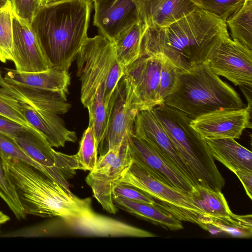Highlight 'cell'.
<instances>
[{
	"label": "cell",
	"instance_id": "40",
	"mask_svg": "<svg viewBox=\"0 0 252 252\" xmlns=\"http://www.w3.org/2000/svg\"><path fill=\"white\" fill-rule=\"evenodd\" d=\"M60 0H42V4L43 5L49 4Z\"/></svg>",
	"mask_w": 252,
	"mask_h": 252
},
{
	"label": "cell",
	"instance_id": "39",
	"mask_svg": "<svg viewBox=\"0 0 252 252\" xmlns=\"http://www.w3.org/2000/svg\"><path fill=\"white\" fill-rule=\"evenodd\" d=\"M10 220L9 216L0 211V226Z\"/></svg>",
	"mask_w": 252,
	"mask_h": 252
},
{
	"label": "cell",
	"instance_id": "12",
	"mask_svg": "<svg viewBox=\"0 0 252 252\" xmlns=\"http://www.w3.org/2000/svg\"><path fill=\"white\" fill-rule=\"evenodd\" d=\"M132 160L165 184L189 195L194 187L166 158L133 131L127 137Z\"/></svg>",
	"mask_w": 252,
	"mask_h": 252
},
{
	"label": "cell",
	"instance_id": "42",
	"mask_svg": "<svg viewBox=\"0 0 252 252\" xmlns=\"http://www.w3.org/2000/svg\"><path fill=\"white\" fill-rule=\"evenodd\" d=\"M252 1V0H245V1Z\"/></svg>",
	"mask_w": 252,
	"mask_h": 252
},
{
	"label": "cell",
	"instance_id": "22",
	"mask_svg": "<svg viewBox=\"0 0 252 252\" xmlns=\"http://www.w3.org/2000/svg\"><path fill=\"white\" fill-rule=\"evenodd\" d=\"M212 155L233 173L238 170L252 172V153L235 139L203 138Z\"/></svg>",
	"mask_w": 252,
	"mask_h": 252
},
{
	"label": "cell",
	"instance_id": "36",
	"mask_svg": "<svg viewBox=\"0 0 252 252\" xmlns=\"http://www.w3.org/2000/svg\"><path fill=\"white\" fill-rule=\"evenodd\" d=\"M113 196L125 198L132 201L154 204V199L140 190L130 186L118 184L113 190Z\"/></svg>",
	"mask_w": 252,
	"mask_h": 252
},
{
	"label": "cell",
	"instance_id": "25",
	"mask_svg": "<svg viewBox=\"0 0 252 252\" xmlns=\"http://www.w3.org/2000/svg\"><path fill=\"white\" fill-rule=\"evenodd\" d=\"M205 229L213 234L223 232L234 237H251L252 216H239L231 213L227 216L209 217Z\"/></svg>",
	"mask_w": 252,
	"mask_h": 252
},
{
	"label": "cell",
	"instance_id": "4",
	"mask_svg": "<svg viewBox=\"0 0 252 252\" xmlns=\"http://www.w3.org/2000/svg\"><path fill=\"white\" fill-rule=\"evenodd\" d=\"M76 59L82 103L89 113L107 109L111 95L124 74L113 42L101 34L88 37Z\"/></svg>",
	"mask_w": 252,
	"mask_h": 252
},
{
	"label": "cell",
	"instance_id": "38",
	"mask_svg": "<svg viewBox=\"0 0 252 252\" xmlns=\"http://www.w3.org/2000/svg\"><path fill=\"white\" fill-rule=\"evenodd\" d=\"M234 173L242 183L248 197L252 199V172L244 170H238L235 171Z\"/></svg>",
	"mask_w": 252,
	"mask_h": 252
},
{
	"label": "cell",
	"instance_id": "8",
	"mask_svg": "<svg viewBox=\"0 0 252 252\" xmlns=\"http://www.w3.org/2000/svg\"><path fill=\"white\" fill-rule=\"evenodd\" d=\"M132 162L128 138L98 158L86 178L94 197L107 212L115 214L118 208L113 200V190Z\"/></svg>",
	"mask_w": 252,
	"mask_h": 252
},
{
	"label": "cell",
	"instance_id": "29",
	"mask_svg": "<svg viewBox=\"0 0 252 252\" xmlns=\"http://www.w3.org/2000/svg\"><path fill=\"white\" fill-rule=\"evenodd\" d=\"M98 147L94 130L88 126L82 135L79 151L75 154L79 170L90 171L94 167L98 160Z\"/></svg>",
	"mask_w": 252,
	"mask_h": 252
},
{
	"label": "cell",
	"instance_id": "33",
	"mask_svg": "<svg viewBox=\"0 0 252 252\" xmlns=\"http://www.w3.org/2000/svg\"><path fill=\"white\" fill-rule=\"evenodd\" d=\"M179 71L165 58L161 70L159 82V98L162 103L164 99L175 90Z\"/></svg>",
	"mask_w": 252,
	"mask_h": 252
},
{
	"label": "cell",
	"instance_id": "21",
	"mask_svg": "<svg viewBox=\"0 0 252 252\" xmlns=\"http://www.w3.org/2000/svg\"><path fill=\"white\" fill-rule=\"evenodd\" d=\"M0 92L33 108L58 115L66 113L71 107L67 100L56 93L7 83L4 80L0 70Z\"/></svg>",
	"mask_w": 252,
	"mask_h": 252
},
{
	"label": "cell",
	"instance_id": "18",
	"mask_svg": "<svg viewBox=\"0 0 252 252\" xmlns=\"http://www.w3.org/2000/svg\"><path fill=\"white\" fill-rule=\"evenodd\" d=\"M138 19L147 29H158L174 23L198 8L190 0H133Z\"/></svg>",
	"mask_w": 252,
	"mask_h": 252
},
{
	"label": "cell",
	"instance_id": "24",
	"mask_svg": "<svg viewBox=\"0 0 252 252\" xmlns=\"http://www.w3.org/2000/svg\"><path fill=\"white\" fill-rule=\"evenodd\" d=\"M146 30L147 27L139 20L113 40L117 58L124 69L140 56L142 41Z\"/></svg>",
	"mask_w": 252,
	"mask_h": 252
},
{
	"label": "cell",
	"instance_id": "34",
	"mask_svg": "<svg viewBox=\"0 0 252 252\" xmlns=\"http://www.w3.org/2000/svg\"><path fill=\"white\" fill-rule=\"evenodd\" d=\"M0 114L24 126L33 128L20 111L17 106V101L1 92H0Z\"/></svg>",
	"mask_w": 252,
	"mask_h": 252
},
{
	"label": "cell",
	"instance_id": "41",
	"mask_svg": "<svg viewBox=\"0 0 252 252\" xmlns=\"http://www.w3.org/2000/svg\"><path fill=\"white\" fill-rule=\"evenodd\" d=\"M10 1V0H0V8L5 5Z\"/></svg>",
	"mask_w": 252,
	"mask_h": 252
},
{
	"label": "cell",
	"instance_id": "5",
	"mask_svg": "<svg viewBox=\"0 0 252 252\" xmlns=\"http://www.w3.org/2000/svg\"><path fill=\"white\" fill-rule=\"evenodd\" d=\"M193 120L220 109L245 107L238 94L223 82L207 62L179 71L175 90L164 100Z\"/></svg>",
	"mask_w": 252,
	"mask_h": 252
},
{
	"label": "cell",
	"instance_id": "3",
	"mask_svg": "<svg viewBox=\"0 0 252 252\" xmlns=\"http://www.w3.org/2000/svg\"><path fill=\"white\" fill-rule=\"evenodd\" d=\"M1 157L4 171L27 215L57 217L63 220L84 216L93 211L90 198H79L25 162Z\"/></svg>",
	"mask_w": 252,
	"mask_h": 252
},
{
	"label": "cell",
	"instance_id": "14",
	"mask_svg": "<svg viewBox=\"0 0 252 252\" xmlns=\"http://www.w3.org/2000/svg\"><path fill=\"white\" fill-rule=\"evenodd\" d=\"M134 133L144 139L166 158L193 185L197 186L190 170L179 155L173 142L158 121L152 109L143 110L137 114Z\"/></svg>",
	"mask_w": 252,
	"mask_h": 252
},
{
	"label": "cell",
	"instance_id": "27",
	"mask_svg": "<svg viewBox=\"0 0 252 252\" xmlns=\"http://www.w3.org/2000/svg\"><path fill=\"white\" fill-rule=\"evenodd\" d=\"M232 39L252 50V1H244L242 6L226 21Z\"/></svg>",
	"mask_w": 252,
	"mask_h": 252
},
{
	"label": "cell",
	"instance_id": "7",
	"mask_svg": "<svg viewBox=\"0 0 252 252\" xmlns=\"http://www.w3.org/2000/svg\"><path fill=\"white\" fill-rule=\"evenodd\" d=\"M118 184L130 186L144 192L158 200L154 205L180 220L195 223L202 227L209 217L189 195L159 180L133 160Z\"/></svg>",
	"mask_w": 252,
	"mask_h": 252
},
{
	"label": "cell",
	"instance_id": "32",
	"mask_svg": "<svg viewBox=\"0 0 252 252\" xmlns=\"http://www.w3.org/2000/svg\"><path fill=\"white\" fill-rule=\"evenodd\" d=\"M0 155L25 162L47 176L45 169L27 155L17 144L11 136L0 132Z\"/></svg>",
	"mask_w": 252,
	"mask_h": 252
},
{
	"label": "cell",
	"instance_id": "16",
	"mask_svg": "<svg viewBox=\"0 0 252 252\" xmlns=\"http://www.w3.org/2000/svg\"><path fill=\"white\" fill-rule=\"evenodd\" d=\"M94 25L100 34L112 42L124 30L139 21L133 0H95Z\"/></svg>",
	"mask_w": 252,
	"mask_h": 252
},
{
	"label": "cell",
	"instance_id": "11",
	"mask_svg": "<svg viewBox=\"0 0 252 252\" xmlns=\"http://www.w3.org/2000/svg\"><path fill=\"white\" fill-rule=\"evenodd\" d=\"M165 58L159 54H142L124 69L140 111L162 104L159 98L161 70Z\"/></svg>",
	"mask_w": 252,
	"mask_h": 252
},
{
	"label": "cell",
	"instance_id": "19",
	"mask_svg": "<svg viewBox=\"0 0 252 252\" xmlns=\"http://www.w3.org/2000/svg\"><path fill=\"white\" fill-rule=\"evenodd\" d=\"M17 106L29 124L40 132L52 147H63L67 142L77 141L76 133L67 128L58 114L36 109L18 101Z\"/></svg>",
	"mask_w": 252,
	"mask_h": 252
},
{
	"label": "cell",
	"instance_id": "23",
	"mask_svg": "<svg viewBox=\"0 0 252 252\" xmlns=\"http://www.w3.org/2000/svg\"><path fill=\"white\" fill-rule=\"evenodd\" d=\"M113 200L117 208L136 217L171 230L175 231L183 228L181 220L154 204L132 201L118 196H113Z\"/></svg>",
	"mask_w": 252,
	"mask_h": 252
},
{
	"label": "cell",
	"instance_id": "13",
	"mask_svg": "<svg viewBox=\"0 0 252 252\" xmlns=\"http://www.w3.org/2000/svg\"><path fill=\"white\" fill-rule=\"evenodd\" d=\"M252 108L220 109L191 120L190 126L203 138L239 139L244 130L251 128Z\"/></svg>",
	"mask_w": 252,
	"mask_h": 252
},
{
	"label": "cell",
	"instance_id": "37",
	"mask_svg": "<svg viewBox=\"0 0 252 252\" xmlns=\"http://www.w3.org/2000/svg\"><path fill=\"white\" fill-rule=\"evenodd\" d=\"M26 127L0 114V132L14 137Z\"/></svg>",
	"mask_w": 252,
	"mask_h": 252
},
{
	"label": "cell",
	"instance_id": "35",
	"mask_svg": "<svg viewBox=\"0 0 252 252\" xmlns=\"http://www.w3.org/2000/svg\"><path fill=\"white\" fill-rule=\"evenodd\" d=\"M14 13L31 25L37 10L42 5V0H10Z\"/></svg>",
	"mask_w": 252,
	"mask_h": 252
},
{
	"label": "cell",
	"instance_id": "1",
	"mask_svg": "<svg viewBox=\"0 0 252 252\" xmlns=\"http://www.w3.org/2000/svg\"><path fill=\"white\" fill-rule=\"evenodd\" d=\"M226 22L217 15L197 8L171 25L147 29L141 55H162L180 71H187L206 62L212 47L229 36Z\"/></svg>",
	"mask_w": 252,
	"mask_h": 252
},
{
	"label": "cell",
	"instance_id": "15",
	"mask_svg": "<svg viewBox=\"0 0 252 252\" xmlns=\"http://www.w3.org/2000/svg\"><path fill=\"white\" fill-rule=\"evenodd\" d=\"M12 54L15 69L22 72L43 71L52 68L31 25L13 12Z\"/></svg>",
	"mask_w": 252,
	"mask_h": 252
},
{
	"label": "cell",
	"instance_id": "43",
	"mask_svg": "<svg viewBox=\"0 0 252 252\" xmlns=\"http://www.w3.org/2000/svg\"><path fill=\"white\" fill-rule=\"evenodd\" d=\"M91 0L92 2H93L95 0Z\"/></svg>",
	"mask_w": 252,
	"mask_h": 252
},
{
	"label": "cell",
	"instance_id": "26",
	"mask_svg": "<svg viewBox=\"0 0 252 252\" xmlns=\"http://www.w3.org/2000/svg\"><path fill=\"white\" fill-rule=\"evenodd\" d=\"M189 195L193 202L209 217H225L232 213L221 191L196 186Z\"/></svg>",
	"mask_w": 252,
	"mask_h": 252
},
{
	"label": "cell",
	"instance_id": "2",
	"mask_svg": "<svg viewBox=\"0 0 252 252\" xmlns=\"http://www.w3.org/2000/svg\"><path fill=\"white\" fill-rule=\"evenodd\" d=\"M92 2L60 0L42 5L31 26L52 67L68 71L88 37Z\"/></svg>",
	"mask_w": 252,
	"mask_h": 252
},
{
	"label": "cell",
	"instance_id": "28",
	"mask_svg": "<svg viewBox=\"0 0 252 252\" xmlns=\"http://www.w3.org/2000/svg\"><path fill=\"white\" fill-rule=\"evenodd\" d=\"M13 10L10 1L0 8V61H12Z\"/></svg>",
	"mask_w": 252,
	"mask_h": 252
},
{
	"label": "cell",
	"instance_id": "20",
	"mask_svg": "<svg viewBox=\"0 0 252 252\" xmlns=\"http://www.w3.org/2000/svg\"><path fill=\"white\" fill-rule=\"evenodd\" d=\"M3 78L11 84L56 93L65 100L70 82L68 71L56 67L33 72L7 69Z\"/></svg>",
	"mask_w": 252,
	"mask_h": 252
},
{
	"label": "cell",
	"instance_id": "31",
	"mask_svg": "<svg viewBox=\"0 0 252 252\" xmlns=\"http://www.w3.org/2000/svg\"><path fill=\"white\" fill-rule=\"evenodd\" d=\"M197 7L213 13L226 22L228 18L239 9L245 0H190Z\"/></svg>",
	"mask_w": 252,
	"mask_h": 252
},
{
	"label": "cell",
	"instance_id": "10",
	"mask_svg": "<svg viewBox=\"0 0 252 252\" xmlns=\"http://www.w3.org/2000/svg\"><path fill=\"white\" fill-rule=\"evenodd\" d=\"M107 111L108 124L106 133L99 144L100 156L127 138L133 131L135 118L140 111L135 104L131 86L124 75L111 95Z\"/></svg>",
	"mask_w": 252,
	"mask_h": 252
},
{
	"label": "cell",
	"instance_id": "30",
	"mask_svg": "<svg viewBox=\"0 0 252 252\" xmlns=\"http://www.w3.org/2000/svg\"><path fill=\"white\" fill-rule=\"evenodd\" d=\"M0 197L6 203L18 220L26 217L24 208L18 198L15 189L6 174L0 155Z\"/></svg>",
	"mask_w": 252,
	"mask_h": 252
},
{
	"label": "cell",
	"instance_id": "17",
	"mask_svg": "<svg viewBox=\"0 0 252 252\" xmlns=\"http://www.w3.org/2000/svg\"><path fill=\"white\" fill-rule=\"evenodd\" d=\"M63 220L72 229L86 235L137 237L156 236L149 231L100 215L94 211L84 216L66 218Z\"/></svg>",
	"mask_w": 252,
	"mask_h": 252
},
{
	"label": "cell",
	"instance_id": "9",
	"mask_svg": "<svg viewBox=\"0 0 252 252\" xmlns=\"http://www.w3.org/2000/svg\"><path fill=\"white\" fill-rule=\"evenodd\" d=\"M206 62L218 76L241 89L252 88V50L230 36L218 41L210 50Z\"/></svg>",
	"mask_w": 252,
	"mask_h": 252
},
{
	"label": "cell",
	"instance_id": "6",
	"mask_svg": "<svg viewBox=\"0 0 252 252\" xmlns=\"http://www.w3.org/2000/svg\"><path fill=\"white\" fill-rule=\"evenodd\" d=\"M193 175L197 186L221 191L225 181L204 139L183 112L162 103L152 109Z\"/></svg>",
	"mask_w": 252,
	"mask_h": 252
}]
</instances>
